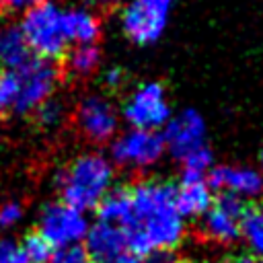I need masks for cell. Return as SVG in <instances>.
<instances>
[{
	"label": "cell",
	"mask_w": 263,
	"mask_h": 263,
	"mask_svg": "<svg viewBox=\"0 0 263 263\" xmlns=\"http://www.w3.org/2000/svg\"><path fill=\"white\" fill-rule=\"evenodd\" d=\"M121 228L127 236V251L140 259L158 251H175L187 234V220L177 212L173 185L144 179L127 187V214Z\"/></svg>",
	"instance_id": "cell-1"
},
{
	"label": "cell",
	"mask_w": 263,
	"mask_h": 263,
	"mask_svg": "<svg viewBox=\"0 0 263 263\" xmlns=\"http://www.w3.org/2000/svg\"><path fill=\"white\" fill-rule=\"evenodd\" d=\"M55 181L62 193V203L78 212H88L97 210L101 199L113 189L115 166L109 156L101 152H84L62 168Z\"/></svg>",
	"instance_id": "cell-2"
},
{
	"label": "cell",
	"mask_w": 263,
	"mask_h": 263,
	"mask_svg": "<svg viewBox=\"0 0 263 263\" xmlns=\"http://www.w3.org/2000/svg\"><path fill=\"white\" fill-rule=\"evenodd\" d=\"M21 33L33 55L41 60H55L68 51V37L64 27V8L45 0L33 8H29L21 23Z\"/></svg>",
	"instance_id": "cell-3"
},
{
	"label": "cell",
	"mask_w": 263,
	"mask_h": 263,
	"mask_svg": "<svg viewBox=\"0 0 263 263\" xmlns=\"http://www.w3.org/2000/svg\"><path fill=\"white\" fill-rule=\"evenodd\" d=\"M119 115L132 129L160 132L171 119L173 109H171L164 86L156 80H150V82L138 84L125 97Z\"/></svg>",
	"instance_id": "cell-4"
},
{
	"label": "cell",
	"mask_w": 263,
	"mask_h": 263,
	"mask_svg": "<svg viewBox=\"0 0 263 263\" xmlns=\"http://www.w3.org/2000/svg\"><path fill=\"white\" fill-rule=\"evenodd\" d=\"M164 152L166 150L160 132L129 127L109 142V160L113 166L127 171H148L162 160Z\"/></svg>",
	"instance_id": "cell-5"
},
{
	"label": "cell",
	"mask_w": 263,
	"mask_h": 263,
	"mask_svg": "<svg viewBox=\"0 0 263 263\" xmlns=\"http://www.w3.org/2000/svg\"><path fill=\"white\" fill-rule=\"evenodd\" d=\"M119 109L111 99L99 92L82 97L74 109V125L90 144H109L119 134Z\"/></svg>",
	"instance_id": "cell-6"
},
{
	"label": "cell",
	"mask_w": 263,
	"mask_h": 263,
	"mask_svg": "<svg viewBox=\"0 0 263 263\" xmlns=\"http://www.w3.org/2000/svg\"><path fill=\"white\" fill-rule=\"evenodd\" d=\"M18 90L12 111L14 113H33L41 103L53 97V90L60 80L58 68L49 60L33 55L25 66L16 68Z\"/></svg>",
	"instance_id": "cell-7"
},
{
	"label": "cell",
	"mask_w": 263,
	"mask_h": 263,
	"mask_svg": "<svg viewBox=\"0 0 263 263\" xmlns=\"http://www.w3.org/2000/svg\"><path fill=\"white\" fill-rule=\"evenodd\" d=\"M88 218L62 201L47 203L39 216V232L53 249L62 251L68 247H78L88 232Z\"/></svg>",
	"instance_id": "cell-8"
},
{
	"label": "cell",
	"mask_w": 263,
	"mask_h": 263,
	"mask_svg": "<svg viewBox=\"0 0 263 263\" xmlns=\"http://www.w3.org/2000/svg\"><path fill=\"white\" fill-rule=\"evenodd\" d=\"M119 25L132 43L152 45L162 37L168 25V8L146 0H127L119 14Z\"/></svg>",
	"instance_id": "cell-9"
},
{
	"label": "cell",
	"mask_w": 263,
	"mask_h": 263,
	"mask_svg": "<svg viewBox=\"0 0 263 263\" xmlns=\"http://www.w3.org/2000/svg\"><path fill=\"white\" fill-rule=\"evenodd\" d=\"M247 212V201L230 195L220 193L214 197L212 208L199 218L201 220V234L218 245H230L240 238V220Z\"/></svg>",
	"instance_id": "cell-10"
},
{
	"label": "cell",
	"mask_w": 263,
	"mask_h": 263,
	"mask_svg": "<svg viewBox=\"0 0 263 263\" xmlns=\"http://www.w3.org/2000/svg\"><path fill=\"white\" fill-rule=\"evenodd\" d=\"M160 136L164 142V150L173 154L177 160H183L193 150L205 146V119L195 109H183L181 113L171 115Z\"/></svg>",
	"instance_id": "cell-11"
},
{
	"label": "cell",
	"mask_w": 263,
	"mask_h": 263,
	"mask_svg": "<svg viewBox=\"0 0 263 263\" xmlns=\"http://www.w3.org/2000/svg\"><path fill=\"white\" fill-rule=\"evenodd\" d=\"M205 181L212 191L230 193L242 201L263 193V175L247 164H214L205 175Z\"/></svg>",
	"instance_id": "cell-12"
},
{
	"label": "cell",
	"mask_w": 263,
	"mask_h": 263,
	"mask_svg": "<svg viewBox=\"0 0 263 263\" xmlns=\"http://www.w3.org/2000/svg\"><path fill=\"white\" fill-rule=\"evenodd\" d=\"M84 253L92 263H107L127 251V236L121 226L107 224L97 220L88 226V232L84 236Z\"/></svg>",
	"instance_id": "cell-13"
},
{
	"label": "cell",
	"mask_w": 263,
	"mask_h": 263,
	"mask_svg": "<svg viewBox=\"0 0 263 263\" xmlns=\"http://www.w3.org/2000/svg\"><path fill=\"white\" fill-rule=\"evenodd\" d=\"M177 212L185 218H201L214 203V191L208 185L205 177L181 175V181L173 185Z\"/></svg>",
	"instance_id": "cell-14"
},
{
	"label": "cell",
	"mask_w": 263,
	"mask_h": 263,
	"mask_svg": "<svg viewBox=\"0 0 263 263\" xmlns=\"http://www.w3.org/2000/svg\"><path fill=\"white\" fill-rule=\"evenodd\" d=\"M64 27L68 43L90 45L101 35V21L95 10L88 6H70L64 8Z\"/></svg>",
	"instance_id": "cell-15"
},
{
	"label": "cell",
	"mask_w": 263,
	"mask_h": 263,
	"mask_svg": "<svg viewBox=\"0 0 263 263\" xmlns=\"http://www.w3.org/2000/svg\"><path fill=\"white\" fill-rule=\"evenodd\" d=\"M33 58L21 27H8L6 31L0 33V64L6 70H16L25 66Z\"/></svg>",
	"instance_id": "cell-16"
},
{
	"label": "cell",
	"mask_w": 263,
	"mask_h": 263,
	"mask_svg": "<svg viewBox=\"0 0 263 263\" xmlns=\"http://www.w3.org/2000/svg\"><path fill=\"white\" fill-rule=\"evenodd\" d=\"M101 66V51L95 43L90 45H74L66 53V72L72 78H90Z\"/></svg>",
	"instance_id": "cell-17"
},
{
	"label": "cell",
	"mask_w": 263,
	"mask_h": 263,
	"mask_svg": "<svg viewBox=\"0 0 263 263\" xmlns=\"http://www.w3.org/2000/svg\"><path fill=\"white\" fill-rule=\"evenodd\" d=\"M127 214V187H113L97 205V216L101 222L121 226Z\"/></svg>",
	"instance_id": "cell-18"
},
{
	"label": "cell",
	"mask_w": 263,
	"mask_h": 263,
	"mask_svg": "<svg viewBox=\"0 0 263 263\" xmlns=\"http://www.w3.org/2000/svg\"><path fill=\"white\" fill-rule=\"evenodd\" d=\"M240 238L253 255L263 257V208H247L240 220Z\"/></svg>",
	"instance_id": "cell-19"
},
{
	"label": "cell",
	"mask_w": 263,
	"mask_h": 263,
	"mask_svg": "<svg viewBox=\"0 0 263 263\" xmlns=\"http://www.w3.org/2000/svg\"><path fill=\"white\" fill-rule=\"evenodd\" d=\"M25 257L29 263H51L53 255H55V249L37 232L33 234H27L25 236V242L21 245Z\"/></svg>",
	"instance_id": "cell-20"
},
{
	"label": "cell",
	"mask_w": 263,
	"mask_h": 263,
	"mask_svg": "<svg viewBox=\"0 0 263 263\" xmlns=\"http://www.w3.org/2000/svg\"><path fill=\"white\" fill-rule=\"evenodd\" d=\"M183 175H193V177H205L210 173V168L214 166V154L212 150L205 146L193 150L191 154H187L183 160Z\"/></svg>",
	"instance_id": "cell-21"
},
{
	"label": "cell",
	"mask_w": 263,
	"mask_h": 263,
	"mask_svg": "<svg viewBox=\"0 0 263 263\" xmlns=\"http://www.w3.org/2000/svg\"><path fill=\"white\" fill-rule=\"evenodd\" d=\"M33 115H35V121H37V125L39 127H43V129H51V127H58L62 121H64V117H66V107L58 101V99H47L45 103H41L35 111H33Z\"/></svg>",
	"instance_id": "cell-22"
},
{
	"label": "cell",
	"mask_w": 263,
	"mask_h": 263,
	"mask_svg": "<svg viewBox=\"0 0 263 263\" xmlns=\"http://www.w3.org/2000/svg\"><path fill=\"white\" fill-rule=\"evenodd\" d=\"M18 90V76L16 70H2L0 72V111H12Z\"/></svg>",
	"instance_id": "cell-23"
},
{
	"label": "cell",
	"mask_w": 263,
	"mask_h": 263,
	"mask_svg": "<svg viewBox=\"0 0 263 263\" xmlns=\"http://www.w3.org/2000/svg\"><path fill=\"white\" fill-rule=\"evenodd\" d=\"M0 263H29L21 245L14 240H0Z\"/></svg>",
	"instance_id": "cell-24"
},
{
	"label": "cell",
	"mask_w": 263,
	"mask_h": 263,
	"mask_svg": "<svg viewBox=\"0 0 263 263\" xmlns=\"http://www.w3.org/2000/svg\"><path fill=\"white\" fill-rule=\"evenodd\" d=\"M51 263H92V261L88 259L84 249L78 245V247H68L62 251H55Z\"/></svg>",
	"instance_id": "cell-25"
},
{
	"label": "cell",
	"mask_w": 263,
	"mask_h": 263,
	"mask_svg": "<svg viewBox=\"0 0 263 263\" xmlns=\"http://www.w3.org/2000/svg\"><path fill=\"white\" fill-rule=\"evenodd\" d=\"M21 218H23V208H21V203L8 201V203H4V205L0 208V226H2V228L14 226L16 222H21Z\"/></svg>",
	"instance_id": "cell-26"
},
{
	"label": "cell",
	"mask_w": 263,
	"mask_h": 263,
	"mask_svg": "<svg viewBox=\"0 0 263 263\" xmlns=\"http://www.w3.org/2000/svg\"><path fill=\"white\" fill-rule=\"evenodd\" d=\"M45 0H0V14H16L21 10H29Z\"/></svg>",
	"instance_id": "cell-27"
},
{
	"label": "cell",
	"mask_w": 263,
	"mask_h": 263,
	"mask_svg": "<svg viewBox=\"0 0 263 263\" xmlns=\"http://www.w3.org/2000/svg\"><path fill=\"white\" fill-rule=\"evenodd\" d=\"M123 82H125V72H123V68H119V66H111V68L103 70V84H105L109 90H117V88H121Z\"/></svg>",
	"instance_id": "cell-28"
},
{
	"label": "cell",
	"mask_w": 263,
	"mask_h": 263,
	"mask_svg": "<svg viewBox=\"0 0 263 263\" xmlns=\"http://www.w3.org/2000/svg\"><path fill=\"white\" fill-rule=\"evenodd\" d=\"M142 263H181V261L173 255V251H158V253L146 255Z\"/></svg>",
	"instance_id": "cell-29"
},
{
	"label": "cell",
	"mask_w": 263,
	"mask_h": 263,
	"mask_svg": "<svg viewBox=\"0 0 263 263\" xmlns=\"http://www.w3.org/2000/svg\"><path fill=\"white\" fill-rule=\"evenodd\" d=\"M107 263H142V259L132 255V253H123V255H119V257H115V259H111Z\"/></svg>",
	"instance_id": "cell-30"
},
{
	"label": "cell",
	"mask_w": 263,
	"mask_h": 263,
	"mask_svg": "<svg viewBox=\"0 0 263 263\" xmlns=\"http://www.w3.org/2000/svg\"><path fill=\"white\" fill-rule=\"evenodd\" d=\"M228 263H255V259L251 255H234Z\"/></svg>",
	"instance_id": "cell-31"
},
{
	"label": "cell",
	"mask_w": 263,
	"mask_h": 263,
	"mask_svg": "<svg viewBox=\"0 0 263 263\" xmlns=\"http://www.w3.org/2000/svg\"><path fill=\"white\" fill-rule=\"evenodd\" d=\"M146 2H152V4H156V6H162V8H168V10H171V6H173L175 0H146Z\"/></svg>",
	"instance_id": "cell-32"
},
{
	"label": "cell",
	"mask_w": 263,
	"mask_h": 263,
	"mask_svg": "<svg viewBox=\"0 0 263 263\" xmlns=\"http://www.w3.org/2000/svg\"><path fill=\"white\" fill-rule=\"evenodd\" d=\"M97 4H103V6H115V4H121L125 0H95Z\"/></svg>",
	"instance_id": "cell-33"
},
{
	"label": "cell",
	"mask_w": 263,
	"mask_h": 263,
	"mask_svg": "<svg viewBox=\"0 0 263 263\" xmlns=\"http://www.w3.org/2000/svg\"><path fill=\"white\" fill-rule=\"evenodd\" d=\"M261 175H263V150H261V154H259V168H257Z\"/></svg>",
	"instance_id": "cell-34"
},
{
	"label": "cell",
	"mask_w": 263,
	"mask_h": 263,
	"mask_svg": "<svg viewBox=\"0 0 263 263\" xmlns=\"http://www.w3.org/2000/svg\"><path fill=\"white\" fill-rule=\"evenodd\" d=\"M255 263H263V257H261V259H259V261H255Z\"/></svg>",
	"instance_id": "cell-35"
},
{
	"label": "cell",
	"mask_w": 263,
	"mask_h": 263,
	"mask_svg": "<svg viewBox=\"0 0 263 263\" xmlns=\"http://www.w3.org/2000/svg\"><path fill=\"white\" fill-rule=\"evenodd\" d=\"M0 33H2V31H0Z\"/></svg>",
	"instance_id": "cell-36"
}]
</instances>
